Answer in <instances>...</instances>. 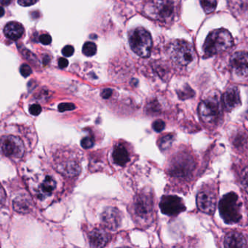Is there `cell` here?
<instances>
[{"label": "cell", "instance_id": "6da1fadb", "mask_svg": "<svg viewBox=\"0 0 248 248\" xmlns=\"http://www.w3.org/2000/svg\"><path fill=\"white\" fill-rule=\"evenodd\" d=\"M178 13L176 0H149L143 7V14L159 24L169 25Z\"/></svg>", "mask_w": 248, "mask_h": 248}, {"label": "cell", "instance_id": "7a4b0ae2", "mask_svg": "<svg viewBox=\"0 0 248 248\" xmlns=\"http://www.w3.org/2000/svg\"><path fill=\"white\" fill-rule=\"evenodd\" d=\"M168 52L172 63L178 68L188 67L196 60L194 47L184 40L172 42L168 46Z\"/></svg>", "mask_w": 248, "mask_h": 248}, {"label": "cell", "instance_id": "3957f363", "mask_svg": "<svg viewBox=\"0 0 248 248\" xmlns=\"http://www.w3.org/2000/svg\"><path fill=\"white\" fill-rule=\"evenodd\" d=\"M233 44V37L226 30H216L207 36L203 46L206 57L220 54L230 49Z\"/></svg>", "mask_w": 248, "mask_h": 248}, {"label": "cell", "instance_id": "277c9868", "mask_svg": "<svg viewBox=\"0 0 248 248\" xmlns=\"http://www.w3.org/2000/svg\"><path fill=\"white\" fill-rule=\"evenodd\" d=\"M242 203L237 194L230 192L223 196L219 202V212L220 216L227 224H233L240 221Z\"/></svg>", "mask_w": 248, "mask_h": 248}, {"label": "cell", "instance_id": "5b68a950", "mask_svg": "<svg viewBox=\"0 0 248 248\" xmlns=\"http://www.w3.org/2000/svg\"><path fill=\"white\" fill-rule=\"evenodd\" d=\"M129 44L132 50L138 56L147 58L152 48V39L149 32L141 27L135 29L129 33Z\"/></svg>", "mask_w": 248, "mask_h": 248}, {"label": "cell", "instance_id": "8992f818", "mask_svg": "<svg viewBox=\"0 0 248 248\" xmlns=\"http://www.w3.org/2000/svg\"><path fill=\"white\" fill-rule=\"evenodd\" d=\"M199 114L206 124H214L218 121L221 114L220 100L217 97H210L200 103Z\"/></svg>", "mask_w": 248, "mask_h": 248}, {"label": "cell", "instance_id": "52a82bcc", "mask_svg": "<svg viewBox=\"0 0 248 248\" xmlns=\"http://www.w3.org/2000/svg\"><path fill=\"white\" fill-rule=\"evenodd\" d=\"M0 150L8 157L20 159L24 156L25 147L20 138L14 136H4L0 139Z\"/></svg>", "mask_w": 248, "mask_h": 248}, {"label": "cell", "instance_id": "ba28073f", "mask_svg": "<svg viewBox=\"0 0 248 248\" xmlns=\"http://www.w3.org/2000/svg\"><path fill=\"white\" fill-rule=\"evenodd\" d=\"M134 211L136 217L140 220L149 221L154 213V202L149 193H142L136 197L134 202Z\"/></svg>", "mask_w": 248, "mask_h": 248}, {"label": "cell", "instance_id": "9c48e42d", "mask_svg": "<svg viewBox=\"0 0 248 248\" xmlns=\"http://www.w3.org/2000/svg\"><path fill=\"white\" fill-rule=\"evenodd\" d=\"M194 162L189 155H179L172 160L170 173L178 178H185L194 170Z\"/></svg>", "mask_w": 248, "mask_h": 248}, {"label": "cell", "instance_id": "30bf717a", "mask_svg": "<svg viewBox=\"0 0 248 248\" xmlns=\"http://www.w3.org/2000/svg\"><path fill=\"white\" fill-rule=\"evenodd\" d=\"M159 207L163 214L169 216H177L186 210L183 200L175 195L163 196L161 199Z\"/></svg>", "mask_w": 248, "mask_h": 248}, {"label": "cell", "instance_id": "8fae6325", "mask_svg": "<svg viewBox=\"0 0 248 248\" xmlns=\"http://www.w3.org/2000/svg\"><path fill=\"white\" fill-rule=\"evenodd\" d=\"M101 221L107 229L117 230L122 223L121 213L116 207H107L101 214Z\"/></svg>", "mask_w": 248, "mask_h": 248}, {"label": "cell", "instance_id": "7c38bea8", "mask_svg": "<svg viewBox=\"0 0 248 248\" xmlns=\"http://www.w3.org/2000/svg\"><path fill=\"white\" fill-rule=\"evenodd\" d=\"M197 204L203 213L213 214L216 210V199L214 194L207 191H202L197 194Z\"/></svg>", "mask_w": 248, "mask_h": 248}, {"label": "cell", "instance_id": "4fadbf2b", "mask_svg": "<svg viewBox=\"0 0 248 248\" xmlns=\"http://www.w3.org/2000/svg\"><path fill=\"white\" fill-rule=\"evenodd\" d=\"M231 66L239 76H248V54L246 52H236L231 58Z\"/></svg>", "mask_w": 248, "mask_h": 248}, {"label": "cell", "instance_id": "5bb4252c", "mask_svg": "<svg viewBox=\"0 0 248 248\" xmlns=\"http://www.w3.org/2000/svg\"><path fill=\"white\" fill-rule=\"evenodd\" d=\"M223 106L227 111H231L240 106L241 99L239 91L236 87L229 88L223 98Z\"/></svg>", "mask_w": 248, "mask_h": 248}, {"label": "cell", "instance_id": "9a60e30c", "mask_svg": "<svg viewBox=\"0 0 248 248\" xmlns=\"http://www.w3.org/2000/svg\"><path fill=\"white\" fill-rule=\"evenodd\" d=\"M111 235L104 230L95 229L89 234L90 245L93 248H104L109 242Z\"/></svg>", "mask_w": 248, "mask_h": 248}, {"label": "cell", "instance_id": "2e32d148", "mask_svg": "<svg viewBox=\"0 0 248 248\" xmlns=\"http://www.w3.org/2000/svg\"><path fill=\"white\" fill-rule=\"evenodd\" d=\"M224 246L228 248H247L246 239L238 232H231L224 239Z\"/></svg>", "mask_w": 248, "mask_h": 248}, {"label": "cell", "instance_id": "e0dca14e", "mask_svg": "<svg viewBox=\"0 0 248 248\" xmlns=\"http://www.w3.org/2000/svg\"><path fill=\"white\" fill-rule=\"evenodd\" d=\"M113 160L119 166L123 167L130 161V155L125 146L121 143L116 145L112 153Z\"/></svg>", "mask_w": 248, "mask_h": 248}, {"label": "cell", "instance_id": "ac0fdd59", "mask_svg": "<svg viewBox=\"0 0 248 248\" xmlns=\"http://www.w3.org/2000/svg\"><path fill=\"white\" fill-rule=\"evenodd\" d=\"M4 33L8 39L11 40H18L22 37L24 29L21 24L18 22H10L5 26Z\"/></svg>", "mask_w": 248, "mask_h": 248}, {"label": "cell", "instance_id": "d6986e66", "mask_svg": "<svg viewBox=\"0 0 248 248\" xmlns=\"http://www.w3.org/2000/svg\"><path fill=\"white\" fill-rule=\"evenodd\" d=\"M14 207L18 213H29L31 209V200L26 195L18 196L14 200Z\"/></svg>", "mask_w": 248, "mask_h": 248}, {"label": "cell", "instance_id": "ffe728a7", "mask_svg": "<svg viewBox=\"0 0 248 248\" xmlns=\"http://www.w3.org/2000/svg\"><path fill=\"white\" fill-rule=\"evenodd\" d=\"M56 188V182L53 177L48 176L45 178L42 183L41 186L39 189L38 197L40 199H43L46 196L50 195Z\"/></svg>", "mask_w": 248, "mask_h": 248}, {"label": "cell", "instance_id": "44dd1931", "mask_svg": "<svg viewBox=\"0 0 248 248\" xmlns=\"http://www.w3.org/2000/svg\"><path fill=\"white\" fill-rule=\"evenodd\" d=\"M230 10L236 16L247 15L248 9V0H228Z\"/></svg>", "mask_w": 248, "mask_h": 248}, {"label": "cell", "instance_id": "7402d4cb", "mask_svg": "<svg viewBox=\"0 0 248 248\" xmlns=\"http://www.w3.org/2000/svg\"><path fill=\"white\" fill-rule=\"evenodd\" d=\"M202 7L206 14L214 12L217 7V0H200Z\"/></svg>", "mask_w": 248, "mask_h": 248}, {"label": "cell", "instance_id": "603a6c76", "mask_svg": "<svg viewBox=\"0 0 248 248\" xmlns=\"http://www.w3.org/2000/svg\"><path fill=\"white\" fill-rule=\"evenodd\" d=\"M174 137L172 135H166L161 138L159 140V148L162 151L167 150L172 146V142H173Z\"/></svg>", "mask_w": 248, "mask_h": 248}, {"label": "cell", "instance_id": "cb8c5ba5", "mask_svg": "<svg viewBox=\"0 0 248 248\" xmlns=\"http://www.w3.org/2000/svg\"><path fill=\"white\" fill-rule=\"evenodd\" d=\"M97 52V46L95 43H92V42H88V43H85V45L82 47V53L84 55H85L88 57L94 56Z\"/></svg>", "mask_w": 248, "mask_h": 248}, {"label": "cell", "instance_id": "d4e9b609", "mask_svg": "<svg viewBox=\"0 0 248 248\" xmlns=\"http://www.w3.org/2000/svg\"><path fill=\"white\" fill-rule=\"evenodd\" d=\"M178 95L180 99L186 100L192 98L194 95V92L189 86L186 85L182 90L178 91Z\"/></svg>", "mask_w": 248, "mask_h": 248}, {"label": "cell", "instance_id": "484cf974", "mask_svg": "<svg viewBox=\"0 0 248 248\" xmlns=\"http://www.w3.org/2000/svg\"><path fill=\"white\" fill-rule=\"evenodd\" d=\"M81 146L85 149H91L94 146V139L92 136H86L81 140Z\"/></svg>", "mask_w": 248, "mask_h": 248}, {"label": "cell", "instance_id": "4316f807", "mask_svg": "<svg viewBox=\"0 0 248 248\" xmlns=\"http://www.w3.org/2000/svg\"><path fill=\"white\" fill-rule=\"evenodd\" d=\"M152 127H153L155 131L157 132V133H160L165 128V122L162 121L161 120H156L152 124Z\"/></svg>", "mask_w": 248, "mask_h": 248}, {"label": "cell", "instance_id": "83f0119b", "mask_svg": "<svg viewBox=\"0 0 248 248\" xmlns=\"http://www.w3.org/2000/svg\"><path fill=\"white\" fill-rule=\"evenodd\" d=\"M75 108V104H72V103H63L61 104L59 106V110L62 112L63 111H72Z\"/></svg>", "mask_w": 248, "mask_h": 248}, {"label": "cell", "instance_id": "f1b7e54d", "mask_svg": "<svg viewBox=\"0 0 248 248\" xmlns=\"http://www.w3.org/2000/svg\"><path fill=\"white\" fill-rule=\"evenodd\" d=\"M20 72H21V75L24 78H27L32 73L31 67L27 64H23L20 68Z\"/></svg>", "mask_w": 248, "mask_h": 248}, {"label": "cell", "instance_id": "f546056e", "mask_svg": "<svg viewBox=\"0 0 248 248\" xmlns=\"http://www.w3.org/2000/svg\"><path fill=\"white\" fill-rule=\"evenodd\" d=\"M75 53V48L73 46H66L63 47L62 50V54L65 56V57H70Z\"/></svg>", "mask_w": 248, "mask_h": 248}, {"label": "cell", "instance_id": "4dcf8cb0", "mask_svg": "<svg viewBox=\"0 0 248 248\" xmlns=\"http://www.w3.org/2000/svg\"><path fill=\"white\" fill-rule=\"evenodd\" d=\"M42 107L39 104H33L30 107V112L32 115L37 116L41 113Z\"/></svg>", "mask_w": 248, "mask_h": 248}, {"label": "cell", "instance_id": "1f68e13d", "mask_svg": "<svg viewBox=\"0 0 248 248\" xmlns=\"http://www.w3.org/2000/svg\"><path fill=\"white\" fill-rule=\"evenodd\" d=\"M40 42L45 46L50 45L52 42V37L49 34H45L40 37Z\"/></svg>", "mask_w": 248, "mask_h": 248}, {"label": "cell", "instance_id": "d6a6232c", "mask_svg": "<svg viewBox=\"0 0 248 248\" xmlns=\"http://www.w3.org/2000/svg\"><path fill=\"white\" fill-rule=\"evenodd\" d=\"M38 0H18V3L21 6L28 7L37 3Z\"/></svg>", "mask_w": 248, "mask_h": 248}, {"label": "cell", "instance_id": "836d02e7", "mask_svg": "<svg viewBox=\"0 0 248 248\" xmlns=\"http://www.w3.org/2000/svg\"><path fill=\"white\" fill-rule=\"evenodd\" d=\"M112 90L110 89V88H106V89L103 90L101 95L104 99H108L112 95Z\"/></svg>", "mask_w": 248, "mask_h": 248}, {"label": "cell", "instance_id": "e575fe53", "mask_svg": "<svg viewBox=\"0 0 248 248\" xmlns=\"http://www.w3.org/2000/svg\"><path fill=\"white\" fill-rule=\"evenodd\" d=\"M242 184H243L244 186H245V191H247L248 189V168H245V170H244L243 174H242Z\"/></svg>", "mask_w": 248, "mask_h": 248}, {"label": "cell", "instance_id": "d590c367", "mask_svg": "<svg viewBox=\"0 0 248 248\" xmlns=\"http://www.w3.org/2000/svg\"><path fill=\"white\" fill-rule=\"evenodd\" d=\"M68 65H69V62H68L67 59H65V58H61L59 59V66L61 69H65V68L67 67Z\"/></svg>", "mask_w": 248, "mask_h": 248}, {"label": "cell", "instance_id": "8d00e7d4", "mask_svg": "<svg viewBox=\"0 0 248 248\" xmlns=\"http://www.w3.org/2000/svg\"><path fill=\"white\" fill-rule=\"evenodd\" d=\"M5 197H6V195H5V190H4L3 187L0 184V204H2L4 202Z\"/></svg>", "mask_w": 248, "mask_h": 248}, {"label": "cell", "instance_id": "74e56055", "mask_svg": "<svg viewBox=\"0 0 248 248\" xmlns=\"http://www.w3.org/2000/svg\"><path fill=\"white\" fill-rule=\"evenodd\" d=\"M11 2H12V0H0V3L4 6H8L11 5Z\"/></svg>", "mask_w": 248, "mask_h": 248}, {"label": "cell", "instance_id": "f35d334b", "mask_svg": "<svg viewBox=\"0 0 248 248\" xmlns=\"http://www.w3.org/2000/svg\"><path fill=\"white\" fill-rule=\"evenodd\" d=\"M5 15V10L2 7L0 6V18Z\"/></svg>", "mask_w": 248, "mask_h": 248}]
</instances>
